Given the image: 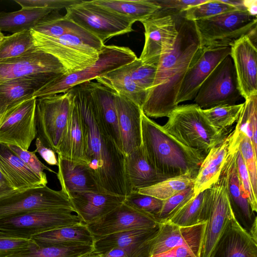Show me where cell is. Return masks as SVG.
I'll return each mask as SVG.
<instances>
[{
    "label": "cell",
    "mask_w": 257,
    "mask_h": 257,
    "mask_svg": "<svg viewBox=\"0 0 257 257\" xmlns=\"http://www.w3.org/2000/svg\"><path fill=\"white\" fill-rule=\"evenodd\" d=\"M230 47L202 48L187 70L180 87L176 103L194 99L202 83L217 65L230 55Z\"/></svg>",
    "instance_id": "18"
},
{
    "label": "cell",
    "mask_w": 257,
    "mask_h": 257,
    "mask_svg": "<svg viewBox=\"0 0 257 257\" xmlns=\"http://www.w3.org/2000/svg\"><path fill=\"white\" fill-rule=\"evenodd\" d=\"M233 151L229 158L227 190L233 217L254 239L257 240V217L248 199L242 191L236 167V153Z\"/></svg>",
    "instance_id": "20"
},
{
    "label": "cell",
    "mask_w": 257,
    "mask_h": 257,
    "mask_svg": "<svg viewBox=\"0 0 257 257\" xmlns=\"http://www.w3.org/2000/svg\"><path fill=\"white\" fill-rule=\"evenodd\" d=\"M210 257H257V240L239 225L233 216Z\"/></svg>",
    "instance_id": "25"
},
{
    "label": "cell",
    "mask_w": 257,
    "mask_h": 257,
    "mask_svg": "<svg viewBox=\"0 0 257 257\" xmlns=\"http://www.w3.org/2000/svg\"><path fill=\"white\" fill-rule=\"evenodd\" d=\"M236 167L241 189L248 199L253 210L256 212L257 196L253 193L247 170L239 150L236 153Z\"/></svg>",
    "instance_id": "51"
},
{
    "label": "cell",
    "mask_w": 257,
    "mask_h": 257,
    "mask_svg": "<svg viewBox=\"0 0 257 257\" xmlns=\"http://www.w3.org/2000/svg\"><path fill=\"white\" fill-rule=\"evenodd\" d=\"M88 84L102 124L122 152L115 104V92L97 82L88 81Z\"/></svg>",
    "instance_id": "29"
},
{
    "label": "cell",
    "mask_w": 257,
    "mask_h": 257,
    "mask_svg": "<svg viewBox=\"0 0 257 257\" xmlns=\"http://www.w3.org/2000/svg\"><path fill=\"white\" fill-rule=\"evenodd\" d=\"M243 103L233 105H223L202 109L209 122L216 129L230 133V127L237 121Z\"/></svg>",
    "instance_id": "42"
},
{
    "label": "cell",
    "mask_w": 257,
    "mask_h": 257,
    "mask_svg": "<svg viewBox=\"0 0 257 257\" xmlns=\"http://www.w3.org/2000/svg\"><path fill=\"white\" fill-rule=\"evenodd\" d=\"M50 81L39 78H22L0 84V115L13 105L34 97V94Z\"/></svg>",
    "instance_id": "33"
},
{
    "label": "cell",
    "mask_w": 257,
    "mask_h": 257,
    "mask_svg": "<svg viewBox=\"0 0 257 257\" xmlns=\"http://www.w3.org/2000/svg\"><path fill=\"white\" fill-rule=\"evenodd\" d=\"M17 191L0 166V197Z\"/></svg>",
    "instance_id": "57"
},
{
    "label": "cell",
    "mask_w": 257,
    "mask_h": 257,
    "mask_svg": "<svg viewBox=\"0 0 257 257\" xmlns=\"http://www.w3.org/2000/svg\"><path fill=\"white\" fill-rule=\"evenodd\" d=\"M238 89L245 100L257 94V50L256 43L244 36L230 47Z\"/></svg>",
    "instance_id": "19"
},
{
    "label": "cell",
    "mask_w": 257,
    "mask_h": 257,
    "mask_svg": "<svg viewBox=\"0 0 257 257\" xmlns=\"http://www.w3.org/2000/svg\"><path fill=\"white\" fill-rule=\"evenodd\" d=\"M73 103L74 96L70 89L36 99V138L55 153L64 135Z\"/></svg>",
    "instance_id": "7"
},
{
    "label": "cell",
    "mask_w": 257,
    "mask_h": 257,
    "mask_svg": "<svg viewBox=\"0 0 257 257\" xmlns=\"http://www.w3.org/2000/svg\"><path fill=\"white\" fill-rule=\"evenodd\" d=\"M35 145V151L48 164L58 166V161L53 150L45 147L38 138H36Z\"/></svg>",
    "instance_id": "56"
},
{
    "label": "cell",
    "mask_w": 257,
    "mask_h": 257,
    "mask_svg": "<svg viewBox=\"0 0 257 257\" xmlns=\"http://www.w3.org/2000/svg\"><path fill=\"white\" fill-rule=\"evenodd\" d=\"M9 147L34 172L43 180L48 181L44 170L55 173H57L43 164L36 155V151L30 152L16 146L8 145Z\"/></svg>",
    "instance_id": "49"
},
{
    "label": "cell",
    "mask_w": 257,
    "mask_h": 257,
    "mask_svg": "<svg viewBox=\"0 0 257 257\" xmlns=\"http://www.w3.org/2000/svg\"><path fill=\"white\" fill-rule=\"evenodd\" d=\"M66 18L91 33L104 44L113 37L133 31L134 21L93 3L82 1L66 9Z\"/></svg>",
    "instance_id": "10"
},
{
    "label": "cell",
    "mask_w": 257,
    "mask_h": 257,
    "mask_svg": "<svg viewBox=\"0 0 257 257\" xmlns=\"http://www.w3.org/2000/svg\"><path fill=\"white\" fill-rule=\"evenodd\" d=\"M34 48L31 30L5 36L0 42V62L19 57Z\"/></svg>",
    "instance_id": "40"
},
{
    "label": "cell",
    "mask_w": 257,
    "mask_h": 257,
    "mask_svg": "<svg viewBox=\"0 0 257 257\" xmlns=\"http://www.w3.org/2000/svg\"><path fill=\"white\" fill-rule=\"evenodd\" d=\"M152 240L143 244L114 248L101 255L102 257H151Z\"/></svg>",
    "instance_id": "53"
},
{
    "label": "cell",
    "mask_w": 257,
    "mask_h": 257,
    "mask_svg": "<svg viewBox=\"0 0 257 257\" xmlns=\"http://www.w3.org/2000/svg\"><path fill=\"white\" fill-rule=\"evenodd\" d=\"M81 221L88 224L105 215L121 205L125 196L109 193L82 192L68 195Z\"/></svg>",
    "instance_id": "22"
},
{
    "label": "cell",
    "mask_w": 257,
    "mask_h": 257,
    "mask_svg": "<svg viewBox=\"0 0 257 257\" xmlns=\"http://www.w3.org/2000/svg\"><path fill=\"white\" fill-rule=\"evenodd\" d=\"M193 22L202 48L230 47L246 35L256 42L257 18L246 11L229 12Z\"/></svg>",
    "instance_id": "5"
},
{
    "label": "cell",
    "mask_w": 257,
    "mask_h": 257,
    "mask_svg": "<svg viewBox=\"0 0 257 257\" xmlns=\"http://www.w3.org/2000/svg\"><path fill=\"white\" fill-rule=\"evenodd\" d=\"M163 201L164 200L152 196L133 190L125 196L123 203L133 208L154 216L157 219L161 211Z\"/></svg>",
    "instance_id": "47"
},
{
    "label": "cell",
    "mask_w": 257,
    "mask_h": 257,
    "mask_svg": "<svg viewBox=\"0 0 257 257\" xmlns=\"http://www.w3.org/2000/svg\"><path fill=\"white\" fill-rule=\"evenodd\" d=\"M211 187L197 194L169 221L180 226L188 227L207 222L212 203Z\"/></svg>",
    "instance_id": "35"
},
{
    "label": "cell",
    "mask_w": 257,
    "mask_h": 257,
    "mask_svg": "<svg viewBox=\"0 0 257 257\" xmlns=\"http://www.w3.org/2000/svg\"><path fill=\"white\" fill-rule=\"evenodd\" d=\"M207 0H155L160 6L158 12L173 16H180L190 7L205 2Z\"/></svg>",
    "instance_id": "52"
},
{
    "label": "cell",
    "mask_w": 257,
    "mask_h": 257,
    "mask_svg": "<svg viewBox=\"0 0 257 257\" xmlns=\"http://www.w3.org/2000/svg\"><path fill=\"white\" fill-rule=\"evenodd\" d=\"M31 31L35 47L56 57L67 74L82 70L95 64L102 48L72 35L52 37Z\"/></svg>",
    "instance_id": "8"
},
{
    "label": "cell",
    "mask_w": 257,
    "mask_h": 257,
    "mask_svg": "<svg viewBox=\"0 0 257 257\" xmlns=\"http://www.w3.org/2000/svg\"><path fill=\"white\" fill-rule=\"evenodd\" d=\"M95 4L135 22H142L161 9L155 0H93Z\"/></svg>",
    "instance_id": "37"
},
{
    "label": "cell",
    "mask_w": 257,
    "mask_h": 257,
    "mask_svg": "<svg viewBox=\"0 0 257 257\" xmlns=\"http://www.w3.org/2000/svg\"><path fill=\"white\" fill-rule=\"evenodd\" d=\"M124 168L132 191H138L165 180L150 164L142 146L125 155Z\"/></svg>",
    "instance_id": "31"
},
{
    "label": "cell",
    "mask_w": 257,
    "mask_h": 257,
    "mask_svg": "<svg viewBox=\"0 0 257 257\" xmlns=\"http://www.w3.org/2000/svg\"><path fill=\"white\" fill-rule=\"evenodd\" d=\"M239 141L232 132L219 144L210 150L201 164L194 185V194L208 189L218 179L230 155L238 148Z\"/></svg>",
    "instance_id": "23"
},
{
    "label": "cell",
    "mask_w": 257,
    "mask_h": 257,
    "mask_svg": "<svg viewBox=\"0 0 257 257\" xmlns=\"http://www.w3.org/2000/svg\"><path fill=\"white\" fill-rule=\"evenodd\" d=\"M200 249L182 245L151 257H199Z\"/></svg>",
    "instance_id": "55"
},
{
    "label": "cell",
    "mask_w": 257,
    "mask_h": 257,
    "mask_svg": "<svg viewBox=\"0 0 257 257\" xmlns=\"http://www.w3.org/2000/svg\"><path fill=\"white\" fill-rule=\"evenodd\" d=\"M241 95L230 55L224 59L202 83L194 101L202 109L233 105Z\"/></svg>",
    "instance_id": "12"
},
{
    "label": "cell",
    "mask_w": 257,
    "mask_h": 257,
    "mask_svg": "<svg viewBox=\"0 0 257 257\" xmlns=\"http://www.w3.org/2000/svg\"><path fill=\"white\" fill-rule=\"evenodd\" d=\"M195 196L194 186L180 191L164 200L157 220L159 223L169 221L186 203Z\"/></svg>",
    "instance_id": "46"
},
{
    "label": "cell",
    "mask_w": 257,
    "mask_h": 257,
    "mask_svg": "<svg viewBox=\"0 0 257 257\" xmlns=\"http://www.w3.org/2000/svg\"><path fill=\"white\" fill-rule=\"evenodd\" d=\"M195 177L182 176L164 180L151 186L138 190L141 194L165 200L174 194L193 186Z\"/></svg>",
    "instance_id": "43"
},
{
    "label": "cell",
    "mask_w": 257,
    "mask_h": 257,
    "mask_svg": "<svg viewBox=\"0 0 257 257\" xmlns=\"http://www.w3.org/2000/svg\"><path fill=\"white\" fill-rule=\"evenodd\" d=\"M243 5L246 11L251 16L256 17L257 1L243 0Z\"/></svg>",
    "instance_id": "58"
},
{
    "label": "cell",
    "mask_w": 257,
    "mask_h": 257,
    "mask_svg": "<svg viewBox=\"0 0 257 257\" xmlns=\"http://www.w3.org/2000/svg\"><path fill=\"white\" fill-rule=\"evenodd\" d=\"M160 224L153 228L131 229L103 236L94 241L93 249L102 254L114 248L145 243L156 237Z\"/></svg>",
    "instance_id": "36"
},
{
    "label": "cell",
    "mask_w": 257,
    "mask_h": 257,
    "mask_svg": "<svg viewBox=\"0 0 257 257\" xmlns=\"http://www.w3.org/2000/svg\"><path fill=\"white\" fill-rule=\"evenodd\" d=\"M22 9H40L58 11L79 4L82 0H15Z\"/></svg>",
    "instance_id": "50"
},
{
    "label": "cell",
    "mask_w": 257,
    "mask_h": 257,
    "mask_svg": "<svg viewBox=\"0 0 257 257\" xmlns=\"http://www.w3.org/2000/svg\"><path fill=\"white\" fill-rule=\"evenodd\" d=\"M55 11L39 22L31 30L52 37L72 35L91 42L101 47L104 44L98 38L86 31L64 16H59Z\"/></svg>",
    "instance_id": "32"
},
{
    "label": "cell",
    "mask_w": 257,
    "mask_h": 257,
    "mask_svg": "<svg viewBox=\"0 0 257 257\" xmlns=\"http://www.w3.org/2000/svg\"><path fill=\"white\" fill-rule=\"evenodd\" d=\"M233 132L246 136L257 155V94L252 95L245 100Z\"/></svg>",
    "instance_id": "41"
},
{
    "label": "cell",
    "mask_w": 257,
    "mask_h": 257,
    "mask_svg": "<svg viewBox=\"0 0 257 257\" xmlns=\"http://www.w3.org/2000/svg\"><path fill=\"white\" fill-rule=\"evenodd\" d=\"M160 224L154 216L123 202L100 219L86 225L95 241L116 232L135 229L153 228Z\"/></svg>",
    "instance_id": "17"
},
{
    "label": "cell",
    "mask_w": 257,
    "mask_h": 257,
    "mask_svg": "<svg viewBox=\"0 0 257 257\" xmlns=\"http://www.w3.org/2000/svg\"><path fill=\"white\" fill-rule=\"evenodd\" d=\"M73 212L67 208L39 209L0 219V235L31 239L41 233L82 223Z\"/></svg>",
    "instance_id": "9"
},
{
    "label": "cell",
    "mask_w": 257,
    "mask_h": 257,
    "mask_svg": "<svg viewBox=\"0 0 257 257\" xmlns=\"http://www.w3.org/2000/svg\"><path fill=\"white\" fill-rule=\"evenodd\" d=\"M5 37L4 35L0 31V42Z\"/></svg>",
    "instance_id": "60"
},
{
    "label": "cell",
    "mask_w": 257,
    "mask_h": 257,
    "mask_svg": "<svg viewBox=\"0 0 257 257\" xmlns=\"http://www.w3.org/2000/svg\"><path fill=\"white\" fill-rule=\"evenodd\" d=\"M126 65L110 71L95 80L130 99L142 108L146 101L148 92L139 87L132 80Z\"/></svg>",
    "instance_id": "34"
},
{
    "label": "cell",
    "mask_w": 257,
    "mask_h": 257,
    "mask_svg": "<svg viewBox=\"0 0 257 257\" xmlns=\"http://www.w3.org/2000/svg\"><path fill=\"white\" fill-rule=\"evenodd\" d=\"M70 90L84 123L88 166L96 182L106 193L125 197L132 188L125 171V156L101 122L88 81Z\"/></svg>",
    "instance_id": "1"
},
{
    "label": "cell",
    "mask_w": 257,
    "mask_h": 257,
    "mask_svg": "<svg viewBox=\"0 0 257 257\" xmlns=\"http://www.w3.org/2000/svg\"><path fill=\"white\" fill-rule=\"evenodd\" d=\"M0 166L17 191L46 186L43 180L30 168L7 145L0 144Z\"/></svg>",
    "instance_id": "27"
},
{
    "label": "cell",
    "mask_w": 257,
    "mask_h": 257,
    "mask_svg": "<svg viewBox=\"0 0 257 257\" xmlns=\"http://www.w3.org/2000/svg\"><path fill=\"white\" fill-rule=\"evenodd\" d=\"M67 72L54 56L37 48L25 54L0 62V84L22 78H39L50 82Z\"/></svg>",
    "instance_id": "13"
},
{
    "label": "cell",
    "mask_w": 257,
    "mask_h": 257,
    "mask_svg": "<svg viewBox=\"0 0 257 257\" xmlns=\"http://www.w3.org/2000/svg\"><path fill=\"white\" fill-rule=\"evenodd\" d=\"M178 35L173 48L162 54L154 83L142 109L148 117H168L178 105L176 98L183 80L201 50L194 22L175 16Z\"/></svg>",
    "instance_id": "2"
},
{
    "label": "cell",
    "mask_w": 257,
    "mask_h": 257,
    "mask_svg": "<svg viewBox=\"0 0 257 257\" xmlns=\"http://www.w3.org/2000/svg\"><path fill=\"white\" fill-rule=\"evenodd\" d=\"M145 29V44L140 59L158 65L161 55L171 50L178 31L175 17L158 12L141 22Z\"/></svg>",
    "instance_id": "16"
},
{
    "label": "cell",
    "mask_w": 257,
    "mask_h": 257,
    "mask_svg": "<svg viewBox=\"0 0 257 257\" xmlns=\"http://www.w3.org/2000/svg\"><path fill=\"white\" fill-rule=\"evenodd\" d=\"M137 58L128 47L104 45L95 64L82 70L66 74L53 80L37 91L33 96L38 98L64 93L76 85L95 79L124 66Z\"/></svg>",
    "instance_id": "6"
},
{
    "label": "cell",
    "mask_w": 257,
    "mask_h": 257,
    "mask_svg": "<svg viewBox=\"0 0 257 257\" xmlns=\"http://www.w3.org/2000/svg\"><path fill=\"white\" fill-rule=\"evenodd\" d=\"M142 147L150 164L164 179L196 178L205 158L177 140L143 110Z\"/></svg>",
    "instance_id": "3"
},
{
    "label": "cell",
    "mask_w": 257,
    "mask_h": 257,
    "mask_svg": "<svg viewBox=\"0 0 257 257\" xmlns=\"http://www.w3.org/2000/svg\"><path fill=\"white\" fill-rule=\"evenodd\" d=\"M118 123L122 152L126 155L142 146V108L115 92Z\"/></svg>",
    "instance_id": "24"
},
{
    "label": "cell",
    "mask_w": 257,
    "mask_h": 257,
    "mask_svg": "<svg viewBox=\"0 0 257 257\" xmlns=\"http://www.w3.org/2000/svg\"><path fill=\"white\" fill-rule=\"evenodd\" d=\"M53 12L55 11L40 9H21L15 12H0V31L14 34L31 30Z\"/></svg>",
    "instance_id": "38"
},
{
    "label": "cell",
    "mask_w": 257,
    "mask_h": 257,
    "mask_svg": "<svg viewBox=\"0 0 257 257\" xmlns=\"http://www.w3.org/2000/svg\"><path fill=\"white\" fill-rule=\"evenodd\" d=\"M126 66L134 82L148 92L154 83L157 65L145 64L137 58Z\"/></svg>",
    "instance_id": "45"
},
{
    "label": "cell",
    "mask_w": 257,
    "mask_h": 257,
    "mask_svg": "<svg viewBox=\"0 0 257 257\" xmlns=\"http://www.w3.org/2000/svg\"><path fill=\"white\" fill-rule=\"evenodd\" d=\"M57 176L61 190L67 195L73 193L92 192L107 193L96 182L88 165L58 156Z\"/></svg>",
    "instance_id": "26"
},
{
    "label": "cell",
    "mask_w": 257,
    "mask_h": 257,
    "mask_svg": "<svg viewBox=\"0 0 257 257\" xmlns=\"http://www.w3.org/2000/svg\"><path fill=\"white\" fill-rule=\"evenodd\" d=\"M32 239L43 247L93 245L94 242L87 225L82 222L39 233Z\"/></svg>",
    "instance_id": "30"
},
{
    "label": "cell",
    "mask_w": 257,
    "mask_h": 257,
    "mask_svg": "<svg viewBox=\"0 0 257 257\" xmlns=\"http://www.w3.org/2000/svg\"><path fill=\"white\" fill-rule=\"evenodd\" d=\"M34 240L0 235V257H7L29 246Z\"/></svg>",
    "instance_id": "54"
},
{
    "label": "cell",
    "mask_w": 257,
    "mask_h": 257,
    "mask_svg": "<svg viewBox=\"0 0 257 257\" xmlns=\"http://www.w3.org/2000/svg\"><path fill=\"white\" fill-rule=\"evenodd\" d=\"M233 133L239 137L238 150L247 170L253 193L257 196L256 155L250 141L246 136L241 134H235L233 131Z\"/></svg>",
    "instance_id": "48"
},
{
    "label": "cell",
    "mask_w": 257,
    "mask_h": 257,
    "mask_svg": "<svg viewBox=\"0 0 257 257\" xmlns=\"http://www.w3.org/2000/svg\"><path fill=\"white\" fill-rule=\"evenodd\" d=\"M163 127L184 146L205 157L230 133L216 129L195 103L178 105Z\"/></svg>",
    "instance_id": "4"
},
{
    "label": "cell",
    "mask_w": 257,
    "mask_h": 257,
    "mask_svg": "<svg viewBox=\"0 0 257 257\" xmlns=\"http://www.w3.org/2000/svg\"><path fill=\"white\" fill-rule=\"evenodd\" d=\"M236 10H238L222 0H207L202 4L189 8L181 15L185 19L194 22Z\"/></svg>",
    "instance_id": "44"
},
{
    "label": "cell",
    "mask_w": 257,
    "mask_h": 257,
    "mask_svg": "<svg viewBox=\"0 0 257 257\" xmlns=\"http://www.w3.org/2000/svg\"><path fill=\"white\" fill-rule=\"evenodd\" d=\"M229 158L218 179L211 187L212 203L204 229L199 257L210 256L226 224L233 216L227 190Z\"/></svg>",
    "instance_id": "15"
},
{
    "label": "cell",
    "mask_w": 257,
    "mask_h": 257,
    "mask_svg": "<svg viewBox=\"0 0 257 257\" xmlns=\"http://www.w3.org/2000/svg\"><path fill=\"white\" fill-rule=\"evenodd\" d=\"M36 99L32 97L21 101L0 115V144L28 150L37 137Z\"/></svg>",
    "instance_id": "14"
},
{
    "label": "cell",
    "mask_w": 257,
    "mask_h": 257,
    "mask_svg": "<svg viewBox=\"0 0 257 257\" xmlns=\"http://www.w3.org/2000/svg\"><path fill=\"white\" fill-rule=\"evenodd\" d=\"M206 224L183 227L169 221L161 223L158 234L152 240L151 256L182 245L200 250Z\"/></svg>",
    "instance_id": "21"
},
{
    "label": "cell",
    "mask_w": 257,
    "mask_h": 257,
    "mask_svg": "<svg viewBox=\"0 0 257 257\" xmlns=\"http://www.w3.org/2000/svg\"><path fill=\"white\" fill-rule=\"evenodd\" d=\"M84 123L74 100L71 114L56 153L64 159L88 165Z\"/></svg>",
    "instance_id": "28"
},
{
    "label": "cell",
    "mask_w": 257,
    "mask_h": 257,
    "mask_svg": "<svg viewBox=\"0 0 257 257\" xmlns=\"http://www.w3.org/2000/svg\"><path fill=\"white\" fill-rule=\"evenodd\" d=\"M67 208L74 210L67 194L47 185L16 191L0 197V219L39 209Z\"/></svg>",
    "instance_id": "11"
},
{
    "label": "cell",
    "mask_w": 257,
    "mask_h": 257,
    "mask_svg": "<svg viewBox=\"0 0 257 257\" xmlns=\"http://www.w3.org/2000/svg\"><path fill=\"white\" fill-rule=\"evenodd\" d=\"M93 249V245L43 247L34 241L28 247L7 257H77Z\"/></svg>",
    "instance_id": "39"
},
{
    "label": "cell",
    "mask_w": 257,
    "mask_h": 257,
    "mask_svg": "<svg viewBox=\"0 0 257 257\" xmlns=\"http://www.w3.org/2000/svg\"><path fill=\"white\" fill-rule=\"evenodd\" d=\"M77 257H102L101 253L96 252L94 249L80 255Z\"/></svg>",
    "instance_id": "59"
}]
</instances>
